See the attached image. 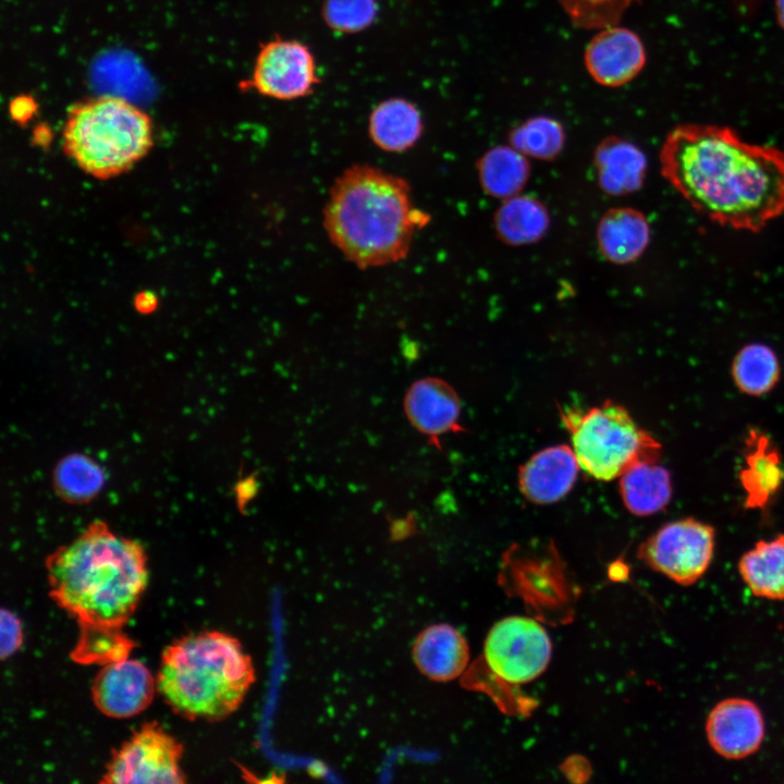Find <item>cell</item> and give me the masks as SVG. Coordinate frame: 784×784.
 <instances>
[{
	"mask_svg": "<svg viewBox=\"0 0 784 784\" xmlns=\"http://www.w3.org/2000/svg\"><path fill=\"white\" fill-rule=\"evenodd\" d=\"M659 161L688 205L722 226L757 233L784 213V151L746 142L731 127L677 125Z\"/></svg>",
	"mask_w": 784,
	"mask_h": 784,
	"instance_id": "cell-1",
	"label": "cell"
},
{
	"mask_svg": "<svg viewBox=\"0 0 784 784\" xmlns=\"http://www.w3.org/2000/svg\"><path fill=\"white\" fill-rule=\"evenodd\" d=\"M49 596L78 625L123 627L148 583L143 546L96 519L45 560Z\"/></svg>",
	"mask_w": 784,
	"mask_h": 784,
	"instance_id": "cell-2",
	"label": "cell"
},
{
	"mask_svg": "<svg viewBox=\"0 0 784 784\" xmlns=\"http://www.w3.org/2000/svg\"><path fill=\"white\" fill-rule=\"evenodd\" d=\"M429 220L414 206L407 181L369 164L339 175L323 209L331 243L359 269L406 258L416 231Z\"/></svg>",
	"mask_w": 784,
	"mask_h": 784,
	"instance_id": "cell-3",
	"label": "cell"
},
{
	"mask_svg": "<svg viewBox=\"0 0 784 784\" xmlns=\"http://www.w3.org/2000/svg\"><path fill=\"white\" fill-rule=\"evenodd\" d=\"M255 678L252 658L237 638L204 630L164 648L156 681L173 712L191 721L215 722L240 708Z\"/></svg>",
	"mask_w": 784,
	"mask_h": 784,
	"instance_id": "cell-4",
	"label": "cell"
},
{
	"mask_svg": "<svg viewBox=\"0 0 784 784\" xmlns=\"http://www.w3.org/2000/svg\"><path fill=\"white\" fill-rule=\"evenodd\" d=\"M62 138L64 152L81 170L109 180L130 171L150 151L154 128L140 108L105 95L70 109Z\"/></svg>",
	"mask_w": 784,
	"mask_h": 784,
	"instance_id": "cell-5",
	"label": "cell"
},
{
	"mask_svg": "<svg viewBox=\"0 0 784 784\" xmlns=\"http://www.w3.org/2000/svg\"><path fill=\"white\" fill-rule=\"evenodd\" d=\"M559 412L580 468L597 480L609 481L638 463L660 460L661 444L611 400L585 411Z\"/></svg>",
	"mask_w": 784,
	"mask_h": 784,
	"instance_id": "cell-6",
	"label": "cell"
},
{
	"mask_svg": "<svg viewBox=\"0 0 784 784\" xmlns=\"http://www.w3.org/2000/svg\"><path fill=\"white\" fill-rule=\"evenodd\" d=\"M182 744L158 722H145L111 752L101 783L182 784Z\"/></svg>",
	"mask_w": 784,
	"mask_h": 784,
	"instance_id": "cell-7",
	"label": "cell"
},
{
	"mask_svg": "<svg viewBox=\"0 0 784 784\" xmlns=\"http://www.w3.org/2000/svg\"><path fill=\"white\" fill-rule=\"evenodd\" d=\"M714 547V528L696 518L686 517L660 527L641 543L638 556L672 581L690 586L708 571Z\"/></svg>",
	"mask_w": 784,
	"mask_h": 784,
	"instance_id": "cell-8",
	"label": "cell"
},
{
	"mask_svg": "<svg viewBox=\"0 0 784 784\" xmlns=\"http://www.w3.org/2000/svg\"><path fill=\"white\" fill-rule=\"evenodd\" d=\"M488 666L500 678L523 684L537 678L548 666L551 641L531 618L510 616L497 622L485 641Z\"/></svg>",
	"mask_w": 784,
	"mask_h": 784,
	"instance_id": "cell-9",
	"label": "cell"
},
{
	"mask_svg": "<svg viewBox=\"0 0 784 784\" xmlns=\"http://www.w3.org/2000/svg\"><path fill=\"white\" fill-rule=\"evenodd\" d=\"M319 82L315 56L306 44L277 35L260 45L250 84L261 96L295 100L313 94Z\"/></svg>",
	"mask_w": 784,
	"mask_h": 784,
	"instance_id": "cell-10",
	"label": "cell"
},
{
	"mask_svg": "<svg viewBox=\"0 0 784 784\" xmlns=\"http://www.w3.org/2000/svg\"><path fill=\"white\" fill-rule=\"evenodd\" d=\"M706 736L719 756L739 760L761 747L765 723L758 705L750 699L730 697L715 703L706 720Z\"/></svg>",
	"mask_w": 784,
	"mask_h": 784,
	"instance_id": "cell-11",
	"label": "cell"
},
{
	"mask_svg": "<svg viewBox=\"0 0 784 784\" xmlns=\"http://www.w3.org/2000/svg\"><path fill=\"white\" fill-rule=\"evenodd\" d=\"M157 681L138 660L123 659L107 665L91 685L95 707L112 719H127L144 711L152 701Z\"/></svg>",
	"mask_w": 784,
	"mask_h": 784,
	"instance_id": "cell-12",
	"label": "cell"
},
{
	"mask_svg": "<svg viewBox=\"0 0 784 784\" xmlns=\"http://www.w3.org/2000/svg\"><path fill=\"white\" fill-rule=\"evenodd\" d=\"M585 66L600 85L622 86L636 77L646 64L639 36L616 25L602 28L586 47Z\"/></svg>",
	"mask_w": 784,
	"mask_h": 784,
	"instance_id": "cell-13",
	"label": "cell"
},
{
	"mask_svg": "<svg viewBox=\"0 0 784 784\" xmlns=\"http://www.w3.org/2000/svg\"><path fill=\"white\" fill-rule=\"evenodd\" d=\"M403 406L411 425L437 449H441L442 434L465 431L460 424L461 400L454 388L440 378L427 377L413 382Z\"/></svg>",
	"mask_w": 784,
	"mask_h": 784,
	"instance_id": "cell-14",
	"label": "cell"
},
{
	"mask_svg": "<svg viewBox=\"0 0 784 784\" xmlns=\"http://www.w3.org/2000/svg\"><path fill=\"white\" fill-rule=\"evenodd\" d=\"M579 468L572 448L565 444L549 446L519 467L518 488L528 501L551 504L571 491Z\"/></svg>",
	"mask_w": 784,
	"mask_h": 784,
	"instance_id": "cell-15",
	"label": "cell"
},
{
	"mask_svg": "<svg viewBox=\"0 0 784 784\" xmlns=\"http://www.w3.org/2000/svg\"><path fill=\"white\" fill-rule=\"evenodd\" d=\"M413 660L429 679L450 682L457 678L469 661L464 636L449 624H434L422 629L413 645Z\"/></svg>",
	"mask_w": 784,
	"mask_h": 784,
	"instance_id": "cell-16",
	"label": "cell"
},
{
	"mask_svg": "<svg viewBox=\"0 0 784 784\" xmlns=\"http://www.w3.org/2000/svg\"><path fill=\"white\" fill-rule=\"evenodd\" d=\"M593 164L600 188L611 196H625L638 192L647 175L645 152L620 136L603 138L595 149Z\"/></svg>",
	"mask_w": 784,
	"mask_h": 784,
	"instance_id": "cell-17",
	"label": "cell"
},
{
	"mask_svg": "<svg viewBox=\"0 0 784 784\" xmlns=\"http://www.w3.org/2000/svg\"><path fill=\"white\" fill-rule=\"evenodd\" d=\"M745 462L739 473L745 506L763 509L784 483V464L767 434L751 429L746 439Z\"/></svg>",
	"mask_w": 784,
	"mask_h": 784,
	"instance_id": "cell-18",
	"label": "cell"
},
{
	"mask_svg": "<svg viewBox=\"0 0 784 784\" xmlns=\"http://www.w3.org/2000/svg\"><path fill=\"white\" fill-rule=\"evenodd\" d=\"M650 224L647 217L632 207L607 210L596 231L602 256L612 264L627 265L636 261L650 242Z\"/></svg>",
	"mask_w": 784,
	"mask_h": 784,
	"instance_id": "cell-19",
	"label": "cell"
},
{
	"mask_svg": "<svg viewBox=\"0 0 784 784\" xmlns=\"http://www.w3.org/2000/svg\"><path fill=\"white\" fill-rule=\"evenodd\" d=\"M424 131L421 113L401 97L379 102L370 112L368 134L373 144L388 152H403L419 140Z\"/></svg>",
	"mask_w": 784,
	"mask_h": 784,
	"instance_id": "cell-20",
	"label": "cell"
},
{
	"mask_svg": "<svg viewBox=\"0 0 784 784\" xmlns=\"http://www.w3.org/2000/svg\"><path fill=\"white\" fill-rule=\"evenodd\" d=\"M620 493L632 514H656L664 510L672 499L671 474L658 462L638 463L620 477Z\"/></svg>",
	"mask_w": 784,
	"mask_h": 784,
	"instance_id": "cell-21",
	"label": "cell"
},
{
	"mask_svg": "<svg viewBox=\"0 0 784 784\" xmlns=\"http://www.w3.org/2000/svg\"><path fill=\"white\" fill-rule=\"evenodd\" d=\"M498 238L512 246L534 244L540 241L550 225V215L539 199L516 195L504 199L493 218Z\"/></svg>",
	"mask_w": 784,
	"mask_h": 784,
	"instance_id": "cell-22",
	"label": "cell"
},
{
	"mask_svg": "<svg viewBox=\"0 0 784 784\" xmlns=\"http://www.w3.org/2000/svg\"><path fill=\"white\" fill-rule=\"evenodd\" d=\"M738 572L756 597L784 600V535L758 541L739 559Z\"/></svg>",
	"mask_w": 784,
	"mask_h": 784,
	"instance_id": "cell-23",
	"label": "cell"
},
{
	"mask_svg": "<svg viewBox=\"0 0 784 784\" xmlns=\"http://www.w3.org/2000/svg\"><path fill=\"white\" fill-rule=\"evenodd\" d=\"M482 191L499 199L519 194L530 176V164L525 155L512 146H495L487 150L477 162Z\"/></svg>",
	"mask_w": 784,
	"mask_h": 784,
	"instance_id": "cell-24",
	"label": "cell"
},
{
	"mask_svg": "<svg viewBox=\"0 0 784 784\" xmlns=\"http://www.w3.org/2000/svg\"><path fill=\"white\" fill-rule=\"evenodd\" d=\"M106 482L102 467L83 453L65 455L56 465L52 486L68 503L83 504L95 499Z\"/></svg>",
	"mask_w": 784,
	"mask_h": 784,
	"instance_id": "cell-25",
	"label": "cell"
},
{
	"mask_svg": "<svg viewBox=\"0 0 784 784\" xmlns=\"http://www.w3.org/2000/svg\"><path fill=\"white\" fill-rule=\"evenodd\" d=\"M781 365L775 352L762 343L743 346L732 362V378L739 391L751 396L770 392L779 382Z\"/></svg>",
	"mask_w": 784,
	"mask_h": 784,
	"instance_id": "cell-26",
	"label": "cell"
},
{
	"mask_svg": "<svg viewBox=\"0 0 784 784\" xmlns=\"http://www.w3.org/2000/svg\"><path fill=\"white\" fill-rule=\"evenodd\" d=\"M79 636L70 657L79 664L107 665L128 658L135 642L122 627L78 625Z\"/></svg>",
	"mask_w": 784,
	"mask_h": 784,
	"instance_id": "cell-27",
	"label": "cell"
},
{
	"mask_svg": "<svg viewBox=\"0 0 784 784\" xmlns=\"http://www.w3.org/2000/svg\"><path fill=\"white\" fill-rule=\"evenodd\" d=\"M509 143L526 157L551 161L564 148L565 131L558 120L538 115L515 126L509 134Z\"/></svg>",
	"mask_w": 784,
	"mask_h": 784,
	"instance_id": "cell-28",
	"label": "cell"
},
{
	"mask_svg": "<svg viewBox=\"0 0 784 784\" xmlns=\"http://www.w3.org/2000/svg\"><path fill=\"white\" fill-rule=\"evenodd\" d=\"M377 0H324L326 24L342 34H355L369 27L377 17Z\"/></svg>",
	"mask_w": 784,
	"mask_h": 784,
	"instance_id": "cell-29",
	"label": "cell"
},
{
	"mask_svg": "<svg viewBox=\"0 0 784 784\" xmlns=\"http://www.w3.org/2000/svg\"><path fill=\"white\" fill-rule=\"evenodd\" d=\"M634 0H559L573 23L584 28L616 25Z\"/></svg>",
	"mask_w": 784,
	"mask_h": 784,
	"instance_id": "cell-30",
	"label": "cell"
},
{
	"mask_svg": "<svg viewBox=\"0 0 784 784\" xmlns=\"http://www.w3.org/2000/svg\"><path fill=\"white\" fill-rule=\"evenodd\" d=\"M23 634L20 620L10 610H1V658L11 657L22 645Z\"/></svg>",
	"mask_w": 784,
	"mask_h": 784,
	"instance_id": "cell-31",
	"label": "cell"
},
{
	"mask_svg": "<svg viewBox=\"0 0 784 784\" xmlns=\"http://www.w3.org/2000/svg\"><path fill=\"white\" fill-rule=\"evenodd\" d=\"M136 307L142 313H149L156 307L155 297L148 294H140L136 301Z\"/></svg>",
	"mask_w": 784,
	"mask_h": 784,
	"instance_id": "cell-32",
	"label": "cell"
},
{
	"mask_svg": "<svg viewBox=\"0 0 784 784\" xmlns=\"http://www.w3.org/2000/svg\"><path fill=\"white\" fill-rule=\"evenodd\" d=\"M775 16L777 24L784 29V0H775Z\"/></svg>",
	"mask_w": 784,
	"mask_h": 784,
	"instance_id": "cell-33",
	"label": "cell"
}]
</instances>
